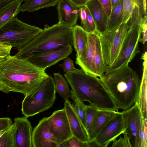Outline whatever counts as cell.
<instances>
[{
    "label": "cell",
    "instance_id": "cell-36",
    "mask_svg": "<svg viewBox=\"0 0 147 147\" xmlns=\"http://www.w3.org/2000/svg\"><path fill=\"white\" fill-rule=\"evenodd\" d=\"M12 48L11 45L0 43V56L5 57L9 55Z\"/></svg>",
    "mask_w": 147,
    "mask_h": 147
},
{
    "label": "cell",
    "instance_id": "cell-11",
    "mask_svg": "<svg viewBox=\"0 0 147 147\" xmlns=\"http://www.w3.org/2000/svg\"><path fill=\"white\" fill-rule=\"evenodd\" d=\"M123 14L122 23L128 29L138 25L141 27L147 23L146 0H123Z\"/></svg>",
    "mask_w": 147,
    "mask_h": 147
},
{
    "label": "cell",
    "instance_id": "cell-21",
    "mask_svg": "<svg viewBox=\"0 0 147 147\" xmlns=\"http://www.w3.org/2000/svg\"><path fill=\"white\" fill-rule=\"evenodd\" d=\"M88 33L81 26L76 25L73 27V46L76 52V58H80L86 48Z\"/></svg>",
    "mask_w": 147,
    "mask_h": 147
},
{
    "label": "cell",
    "instance_id": "cell-33",
    "mask_svg": "<svg viewBox=\"0 0 147 147\" xmlns=\"http://www.w3.org/2000/svg\"><path fill=\"white\" fill-rule=\"evenodd\" d=\"M59 65L63 68L65 73L72 71L76 69L74 65L73 61L69 57L66 58L63 62Z\"/></svg>",
    "mask_w": 147,
    "mask_h": 147
},
{
    "label": "cell",
    "instance_id": "cell-46",
    "mask_svg": "<svg viewBox=\"0 0 147 147\" xmlns=\"http://www.w3.org/2000/svg\"><path fill=\"white\" fill-rule=\"evenodd\" d=\"M1 86L0 85V91H1Z\"/></svg>",
    "mask_w": 147,
    "mask_h": 147
},
{
    "label": "cell",
    "instance_id": "cell-22",
    "mask_svg": "<svg viewBox=\"0 0 147 147\" xmlns=\"http://www.w3.org/2000/svg\"><path fill=\"white\" fill-rule=\"evenodd\" d=\"M143 73L136 102L143 118L147 120V60H143Z\"/></svg>",
    "mask_w": 147,
    "mask_h": 147
},
{
    "label": "cell",
    "instance_id": "cell-45",
    "mask_svg": "<svg viewBox=\"0 0 147 147\" xmlns=\"http://www.w3.org/2000/svg\"><path fill=\"white\" fill-rule=\"evenodd\" d=\"M5 57L0 56V64L3 61Z\"/></svg>",
    "mask_w": 147,
    "mask_h": 147
},
{
    "label": "cell",
    "instance_id": "cell-14",
    "mask_svg": "<svg viewBox=\"0 0 147 147\" xmlns=\"http://www.w3.org/2000/svg\"><path fill=\"white\" fill-rule=\"evenodd\" d=\"M33 147H57L59 144L50 132L47 117L41 119L32 130Z\"/></svg>",
    "mask_w": 147,
    "mask_h": 147
},
{
    "label": "cell",
    "instance_id": "cell-31",
    "mask_svg": "<svg viewBox=\"0 0 147 147\" xmlns=\"http://www.w3.org/2000/svg\"><path fill=\"white\" fill-rule=\"evenodd\" d=\"M84 7L86 13V18L85 23L82 27L88 33H95L97 31L96 25L94 20L87 7Z\"/></svg>",
    "mask_w": 147,
    "mask_h": 147
},
{
    "label": "cell",
    "instance_id": "cell-41",
    "mask_svg": "<svg viewBox=\"0 0 147 147\" xmlns=\"http://www.w3.org/2000/svg\"><path fill=\"white\" fill-rule=\"evenodd\" d=\"M78 7L84 6L90 0H70Z\"/></svg>",
    "mask_w": 147,
    "mask_h": 147
},
{
    "label": "cell",
    "instance_id": "cell-20",
    "mask_svg": "<svg viewBox=\"0 0 147 147\" xmlns=\"http://www.w3.org/2000/svg\"><path fill=\"white\" fill-rule=\"evenodd\" d=\"M119 112L112 110H98L95 121L88 136L90 140H94Z\"/></svg>",
    "mask_w": 147,
    "mask_h": 147
},
{
    "label": "cell",
    "instance_id": "cell-10",
    "mask_svg": "<svg viewBox=\"0 0 147 147\" xmlns=\"http://www.w3.org/2000/svg\"><path fill=\"white\" fill-rule=\"evenodd\" d=\"M73 50L71 46H60L31 55L25 59L45 70L47 68L68 57L71 53Z\"/></svg>",
    "mask_w": 147,
    "mask_h": 147
},
{
    "label": "cell",
    "instance_id": "cell-6",
    "mask_svg": "<svg viewBox=\"0 0 147 147\" xmlns=\"http://www.w3.org/2000/svg\"><path fill=\"white\" fill-rule=\"evenodd\" d=\"M42 30L38 27L22 21L16 16L0 28V43L20 49Z\"/></svg>",
    "mask_w": 147,
    "mask_h": 147
},
{
    "label": "cell",
    "instance_id": "cell-38",
    "mask_svg": "<svg viewBox=\"0 0 147 147\" xmlns=\"http://www.w3.org/2000/svg\"><path fill=\"white\" fill-rule=\"evenodd\" d=\"M142 30L141 34H142V37L140 38L139 42L144 44L147 39V25L146 23L143 25L142 27Z\"/></svg>",
    "mask_w": 147,
    "mask_h": 147
},
{
    "label": "cell",
    "instance_id": "cell-24",
    "mask_svg": "<svg viewBox=\"0 0 147 147\" xmlns=\"http://www.w3.org/2000/svg\"><path fill=\"white\" fill-rule=\"evenodd\" d=\"M60 0H26L21 6L20 11L34 12L40 9L55 6Z\"/></svg>",
    "mask_w": 147,
    "mask_h": 147
},
{
    "label": "cell",
    "instance_id": "cell-42",
    "mask_svg": "<svg viewBox=\"0 0 147 147\" xmlns=\"http://www.w3.org/2000/svg\"><path fill=\"white\" fill-rule=\"evenodd\" d=\"M68 147V140L64 141L59 144L57 147Z\"/></svg>",
    "mask_w": 147,
    "mask_h": 147
},
{
    "label": "cell",
    "instance_id": "cell-28",
    "mask_svg": "<svg viewBox=\"0 0 147 147\" xmlns=\"http://www.w3.org/2000/svg\"><path fill=\"white\" fill-rule=\"evenodd\" d=\"M16 129L13 123L0 137V147H15L14 136Z\"/></svg>",
    "mask_w": 147,
    "mask_h": 147
},
{
    "label": "cell",
    "instance_id": "cell-43",
    "mask_svg": "<svg viewBox=\"0 0 147 147\" xmlns=\"http://www.w3.org/2000/svg\"><path fill=\"white\" fill-rule=\"evenodd\" d=\"M120 0H111L112 7L117 4Z\"/></svg>",
    "mask_w": 147,
    "mask_h": 147
},
{
    "label": "cell",
    "instance_id": "cell-3",
    "mask_svg": "<svg viewBox=\"0 0 147 147\" xmlns=\"http://www.w3.org/2000/svg\"><path fill=\"white\" fill-rule=\"evenodd\" d=\"M99 78L119 109L126 110L136 102L141 80L128 64L107 71Z\"/></svg>",
    "mask_w": 147,
    "mask_h": 147
},
{
    "label": "cell",
    "instance_id": "cell-23",
    "mask_svg": "<svg viewBox=\"0 0 147 147\" xmlns=\"http://www.w3.org/2000/svg\"><path fill=\"white\" fill-rule=\"evenodd\" d=\"M123 14V0H120L118 3L112 7L109 17L107 31H112L119 27L122 23Z\"/></svg>",
    "mask_w": 147,
    "mask_h": 147
},
{
    "label": "cell",
    "instance_id": "cell-1",
    "mask_svg": "<svg viewBox=\"0 0 147 147\" xmlns=\"http://www.w3.org/2000/svg\"><path fill=\"white\" fill-rule=\"evenodd\" d=\"M49 76L45 70L26 59L9 55L0 64L1 91L19 92L25 96L35 90Z\"/></svg>",
    "mask_w": 147,
    "mask_h": 147
},
{
    "label": "cell",
    "instance_id": "cell-29",
    "mask_svg": "<svg viewBox=\"0 0 147 147\" xmlns=\"http://www.w3.org/2000/svg\"><path fill=\"white\" fill-rule=\"evenodd\" d=\"M86 131L88 137L97 113L98 109L86 105Z\"/></svg>",
    "mask_w": 147,
    "mask_h": 147
},
{
    "label": "cell",
    "instance_id": "cell-44",
    "mask_svg": "<svg viewBox=\"0 0 147 147\" xmlns=\"http://www.w3.org/2000/svg\"><path fill=\"white\" fill-rule=\"evenodd\" d=\"M8 128H9L0 131V137L8 129Z\"/></svg>",
    "mask_w": 147,
    "mask_h": 147
},
{
    "label": "cell",
    "instance_id": "cell-9",
    "mask_svg": "<svg viewBox=\"0 0 147 147\" xmlns=\"http://www.w3.org/2000/svg\"><path fill=\"white\" fill-rule=\"evenodd\" d=\"M142 30V27L138 25L128 30L117 57L112 65L107 66L106 71L128 64L140 52L138 44Z\"/></svg>",
    "mask_w": 147,
    "mask_h": 147
},
{
    "label": "cell",
    "instance_id": "cell-34",
    "mask_svg": "<svg viewBox=\"0 0 147 147\" xmlns=\"http://www.w3.org/2000/svg\"><path fill=\"white\" fill-rule=\"evenodd\" d=\"M68 147H88L87 142H83L72 136L68 140Z\"/></svg>",
    "mask_w": 147,
    "mask_h": 147
},
{
    "label": "cell",
    "instance_id": "cell-35",
    "mask_svg": "<svg viewBox=\"0 0 147 147\" xmlns=\"http://www.w3.org/2000/svg\"><path fill=\"white\" fill-rule=\"evenodd\" d=\"M98 1L101 4L109 18L112 8L111 0H98Z\"/></svg>",
    "mask_w": 147,
    "mask_h": 147
},
{
    "label": "cell",
    "instance_id": "cell-25",
    "mask_svg": "<svg viewBox=\"0 0 147 147\" xmlns=\"http://www.w3.org/2000/svg\"><path fill=\"white\" fill-rule=\"evenodd\" d=\"M94 65L96 76L99 77L106 71L107 66L104 61L99 34L96 41Z\"/></svg>",
    "mask_w": 147,
    "mask_h": 147
},
{
    "label": "cell",
    "instance_id": "cell-17",
    "mask_svg": "<svg viewBox=\"0 0 147 147\" xmlns=\"http://www.w3.org/2000/svg\"><path fill=\"white\" fill-rule=\"evenodd\" d=\"M57 5L58 22L72 27L76 25L78 7L70 0H60Z\"/></svg>",
    "mask_w": 147,
    "mask_h": 147
},
{
    "label": "cell",
    "instance_id": "cell-18",
    "mask_svg": "<svg viewBox=\"0 0 147 147\" xmlns=\"http://www.w3.org/2000/svg\"><path fill=\"white\" fill-rule=\"evenodd\" d=\"M73 135L80 141L87 142L90 140L82 123L69 100H65L64 107Z\"/></svg>",
    "mask_w": 147,
    "mask_h": 147
},
{
    "label": "cell",
    "instance_id": "cell-37",
    "mask_svg": "<svg viewBox=\"0 0 147 147\" xmlns=\"http://www.w3.org/2000/svg\"><path fill=\"white\" fill-rule=\"evenodd\" d=\"M12 123V119L10 118H0V131L9 128Z\"/></svg>",
    "mask_w": 147,
    "mask_h": 147
},
{
    "label": "cell",
    "instance_id": "cell-4",
    "mask_svg": "<svg viewBox=\"0 0 147 147\" xmlns=\"http://www.w3.org/2000/svg\"><path fill=\"white\" fill-rule=\"evenodd\" d=\"M73 27L58 22L45 27L31 40L23 47L14 56L25 59L29 55L60 46H72Z\"/></svg>",
    "mask_w": 147,
    "mask_h": 147
},
{
    "label": "cell",
    "instance_id": "cell-30",
    "mask_svg": "<svg viewBox=\"0 0 147 147\" xmlns=\"http://www.w3.org/2000/svg\"><path fill=\"white\" fill-rule=\"evenodd\" d=\"M71 98L75 102L74 106L73 105L74 110L86 132L85 109L86 104L74 98Z\"/></svg>",
    "mask_w": 147,
    "mask_h": 147
},
{
    "label": "cell",
    "instance_id": "cell-16",
    "mask_svg": "<svg viewBox=\"0 0 147 147\" xmlns=\"http://www.w3.org/2000/svg\"><path fill=\"white\" fill-rule=\"evenodd\" d=\"M98 34V32L88 33V40L86 48L81 57L76 58L75 61L76 64L84 71L95 76L94 63L96 41Z\"/></svg>",
    "mask_w": 147,
    "mask_h": 147
},
{
    "label": "cell",
    "instance_id": "cell-27",
    "mask_svg": "<svg viewBox=\"0 0 147 147\" xmlns=\"http://www.w3.org/2000/svg\"><path fill=\"white\" fill-rule=\"evenodd\" d=\"M53 74L57 91L65 101L69 100L70 97L71 90L67 81L60 73H55Z\"/></svg>",
    "mask_w": 147,
    "mask_h": 147
},
{
    "label": "cell",
    "instance_id": "cell-26",
    "mask_svg": "<svg viewBox=\"0 0 147 147\" xmlns=\"http://www.w3.org/2000/svg\"><path fill=\"white\" fill-rule=\"evenodd\" d=\"M22 1H16L0 11V28L12 18L16 16L20 11Z\"/></svg>",
    "mask_w": 147,
    "mask_h": 147
},
{
    "label": "cell",
    "instance_id": "cell-19",
    "mask_svg": "<svg viewBox=\"0 0 147 147\" xmlns=\"http://www.w3.org/2000/svg\"><path fill=\"white\" fill-rule=\"evenodd\" d=\"M89 10L99 34L107 31L108 17L98 0H90L85 5Z\"/></svg>",
    "mask_w": 147,
    "mask_h": 147
},
{
    "label": "cell",
    "instance_id": "cell-2",
    "mask_svg": "<svg viewBox=\"0 0 147 147\" xmlns=\"http://www.w3.org/2000/svg\"><path fill=\"white\" fill-rule=\"evenodd\" d=\"M64 76L70 85V97L98 110L118 112L119 108L100 78L82 69L65 73Z\"/></svg>",
    "mask_w": 147,
    "mask_h": 147
},
{
    "label": "cell",
    "instance_id": "cell-13",
    "mask_svg": "<svg viewBox=\"0 0 147 147\" xmlns=\"http://www.w3.org/2000/svg\"><path fill=\"white\" fill-rule=\"evenodd\" d=\"M126 125L121 112L111 120L94 139L98 147H106L114 139L123 134Z\"/></svg>",
    "mask_w": 147,
    "mask_h": 147
},
{
    "label": "cell",
    "instance_id": "cell-15",
    "mask_svg": "<svg viewBox=\"0 0 147 147\" xmlns=\"http://www.w3.org/2000/svg\"><path fill=\"white\" fill-rule=\"evenodd\" d=\"M14 121L16 127L14 136L15 147H33L32 127L27 118L16 117Z\"/></svg>",
    "mask_w": 147,
    "mask_h": 147
},
{
    "label": "cell",
    "instance_id": "cell-7",
    "mask_svg": "<svg viewBox=\"0 0 147 147\" xmlns=\"http://www.w3.org/2000/svg\"><path fill=\"white\" fill-rule=\"evenodd\" d=\"M126 125L127 133L133 147H147V120L142 115L138 104L121 112Z\"/></svg>",
    "mask_w": 147,
    "mask_h": 147
},
{
    "label": "cell",
    "instance_id": "cell-5",
    "mask_svg": "<svg viewBox=\"0 0 147 147\" xmlns=\"http://www.w3.org/2000/svg\"><path fill=\"white\" fill-rule=\"evenodd\" d=\"M56 91L54 79L49 76L35 90L24 96L22 114L28 118L49 109L55 101Z\"/></svg>",
    "mask_w": 147,
    "mask_h": 147
},
{
    "label": "cell",
    "instance_id": "cell-12",
    "mask_svg": "<svg viewBox=\"0 0 147 147\" xmlns=\"http://www.w3.org/2000/svg\"><path fill=\"white\" fill-rule=\"evenodd\" d=\"M47 119L50 131L59 144L73 136L64 108L55 111Z\"/></svg>",
    "mask_w": 147,
    "mask_h": 147
},
{
    "label": "cell",
    "instance_id": "cell-40",
    "mask_svg": "<svg viewBox=\"0 0 147 147\" xmlns=\"http://www.w3.org/2000/svg\"><path fill=\"white\" fill-rule=\"evenodd\" d=\"M18 0L25 1L26 0H0V11L11 3Z\"/></svg>",
    "mask_w": 147,
    "mask_h": 147
},
{
    "label": "cell",
    "instance_id": "cell-32",
    "mask_svg": "<svg viewBox=\"0 0 147 147\" xmlns=\"http://www.w3.org/2000/svg\"><path fill=\"white\" fill-rule=\"evenodd\" d=\"M123 137H120V138L117 140L116 139L113 140V143L112 147H133L127 133L125 131L123 134Z\"/></svg>",
    "mask_w": 147,
    "mask_h": 147
},
{
    "label": "cell",
    "instance_id": "cell-8",
    "mask_svg": "<svg viewBox=\"0 0 147 147\" xmlns=\"http://www.w3.org/2000/svg\"><path fill=\"white\" fill-rule=\"evenodd\" d=\"M128 29L122 23L115 29L99 34L102 53L105 65H112L117 57Z\"/></svg>",
    "mask_w": 147,
    "mask_h": 147
},
{
    "label": "cell",
    "instance_id": "cell-39",
    "mask_svg": "<svg viewBox=\"0 0 147 147\" xmlns=\"http://www.w3.org/2000/svg\"><path fill=\"white\" fill-rule=\"evenodd\" d=\"M79 16L81 21V23L83 25L85 23L86 18V13L84 6L79 7Z\"/></svg>",
    "mask_w": 147,
    "mask_h": 147
}]
</instances>
